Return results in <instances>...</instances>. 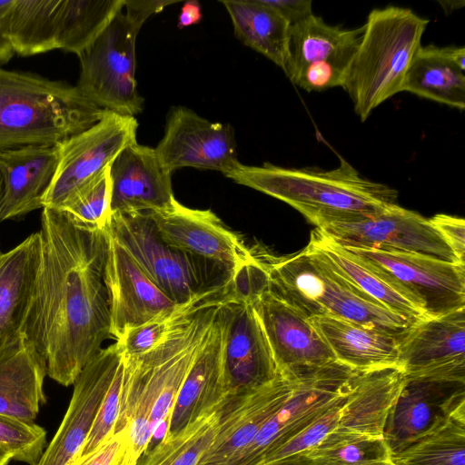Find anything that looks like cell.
Returning a JSON list of instances; mask_svg holds the SVG:
<instances>
[{
    "mask_svg": "<svg viewBox=\"0 0 465 465\" xmlns=\"http://www.w3.org/2000/svg\"><path fill=\"white\" fill-rule=\"evenodd\" d=\"M39 234L40 261L22 332L45 360L47 375L67 387L111 337L107 238L52 208H43Z\"/></svg>",
    "mask_w": 465,
    "mask_h": 465,
    "instance_id": "1",
    "label": "cell"
},
{
    "mask_svg": "<svg viewBox=\"0 0 465 465\" xmlns=\"http://www.w3.org/2000/svg\"><path fill=\"white\" fill-rule=\"evenodd\" d=\"M225 294L197 311L159 344L125 357L121 405L114 432L126 430L129 448L139 460L156 431H165L182 383Z\"/></svg>",
    "mask_w": 465,
    "mask_h": 465,
    "instance_id": "2",
    "label": "cell"
},
{
    "mask_svg": "<svg viewBox=\"0 0 465 465\" xmlns=\"http://www.w3.org/2000/svg\"><path fill=\"white\" fill-rule=\"evenodd\" d=\"M225 176L288 203L316 228L368 216L398 204L394 189L361 176L342 158L331 170L240 163Z\"/></svg>",
    "mask_w": 465,
    "mask_h": 465,
    "instance_id": "3",
    "label": "cell"
},
{
    "mask_svg": "<svg viewBox=\"0 0 465 465\" xmlns=\"http://www.w3.org/2000/svg\"><path fill=\"white\" fill-rule=\"evenodd\" d=\"M106 112L75 85L0 66V153L56 145L98 123Z\"/></svg>",
    "mask_w": 465,
    "mask_h": 465,
    "instance_id": "4",
    "label": "cell"
},
{
    "mask_svg": "<svg viewBox=\"0 0 465 465\" xmlns=\"http://www.w3.org/2000/svg\"><path fill=\"white\" fill-rule=\"evenodd\" d=\"M252 252L268 288L308 319L331 316L394 333L415 323L353 288L306 247L279 259Z\"/></svg>",
    "mask_w": 465,
    "mask_h": 465,
    "instance_id": "5",
    "label": "cell"
},
{
    "mask_svg": "<svg viewBox=\"0 0 465 465\" xmlns=\"http://www.w3.org/2000/svg\"><path fill=\"white\" fill-rule=\"evenodd\" d=\"M429 22L409 8L393 5L368 15L341 86L361 122L381 104L403 92L406 74Z\"/></svg>",
    "mask_w": 465,
    "mask_h": 465,
    "instance_id": "6",
    "label": "cell"
},
{
    "mask_svg": "<svg viewBox=\"0 0 465 465\" xmlns=\"http://www.w3.org/2000/svg\"><path fill=\"white\" fill-rule=\"evenodd\" d=\"M135 260L175 303L203 301L225 293L233 278L208 273L203 259L175 249L161 238L149 213H113L104 230Z\"/></svg>",
    "mask_w": 465,
    "mask_h": 465,
    "instance_id": "7",
    "label": "cell"
},
{
    "mask_svg": "<svg viewBox=\"0 0 465 465\" xmlns=\"http://www.w3.org/2000/svg\"><path fill=\"white\" fill-rule=\"evenodd\" d=\"M233 282L250 302L279 374L297 379L336 361L310 320L268 288L265 273L257 262L240 271Z\"/></svg>",
    "mask_w": 465,
    "mask_h": 465,
    "instance_id": "8",
    "label": "cell"
},
{
    "mask_svg": "<svg viewBox=\"0 0 465 465\" xmlns=\"http://www.w3.org/2000/svg\"><path fill=\"white\" fill-rule=\"evenodd\" d=\"M139 30L122 10L78 55L80 74L75 86L103 110L133 117L143 111V99L135 80Z\"/></svg>",
    "mask_w": 465,
    "mask_h": 465,
    "instance_id": "9",
    "label": "cell"
},
{
    "mask_svg": "<svg viewBox=\"0 0 465 465\" xmlns=\"http://www.w3.org/2000/svg\"><path fill=\"white\" fill-rule=\"evenodd\" d=\"M341 246L426 317L465 308V264L417 253Z\"/></svg>",
    "mask_w": 465,
    "mask_h": 465,
    "instance_id": "10",
    "label": "cell"
},
{
    "mask_svg": "<svg viewBox=\"0 0 465 465\" xmlns=\"http://www.w3.org/2000/svg\"><path fill=\"white\" fill-rule=\"evenodd\" d=\"M135 117L107 111L90 128L57 143L58 162L43 208L60 209L136 141Z\"/></svg>",
    "mask_w": 465,
    "mask_h": 465,
    "instance_id": "11",
    "label": "cell"
},
{
    "mask_svg": "<svg viewBox=\"0 0 465 465\" xmlns=\"http://www.w3.org/2000/svg\"><path fill=\"white\" fill-rule=\"evenodd\" d=\"M362 33L363 26L330 25L312 14L291 26L283 72L307 92L341 87Z\"/></svg>",
    "mask_w": 465,
    "mask_h": 465,
    "instance_id": "12",
    "label": "cell"
},
{
    "mask_svg": "<svg viewBox=\"0 0 465 465\" xmlns=\"http://www.w3.org/2000/svg\"><path fill=\"white\" fill-rule=\"evenodd\" d=\"M223 334V371L228 396L270 383L278 370L248 298L232 282L219 306Z\"/></svg>",
    "mask_w": 465,
    "mask_h": 465,
    "instance_id": "13",
    "label": "cell"
},
{
    "mask_svg": "<svg viewBox=\"0 0 465 465\" xmlns=\"http://www.w3.org/2000/svg\"><path fill=\"white\" fill-rule=\"evenodd\" d=\"M357 371L336 361L295 379L284 405L262 427L230 465H257L327 410L349 387Z\"/></svg>",
    "mask_w": 465,
    "mask_h": 465,
    "instance_id": "14",
    "label": "cell"
},
{
    "mask_svg": "<svg viewBox=\"0 0 465 465\" xmlns=\"http://www.w3.org/2000/svg\"><path fill=\"white\" fill-rule=\"evenodd\" d=\"M318 229L343 246L417 253L462 263L430 219L399 204Z\"/></svg>",
    "mask_w": 465,
    "mask_h": 465,
    "instance_id": "15",
    "label": "cell"
},
{
    "mask_svg": "<svg viewBox=\"0 0 465 465\" xmlns=\"http://www.w3.org/2000/svg\"><path fill=\"white\" fill-rule=\"evenodd\" d=\"M168 245L220 267L232 277L248 265L252 251L211 210L186 207L176 199L166 209L149 213Z\"/></svg>",
    "mask_w": 465,
    "mask_h": 465,
    "instance_id": "16",
    "label": "cell"
},
{
    "mask_svg": "<svg viewBox=\"0 0 465 465\" xmlns=\"http://www.w3.org/2000/svg\"><path fill=\"white\" fill-rule=\"evenodd\" d=\"M154 150L162 166L171 173L193 167L225 175L240 164L232 125L210 122L183 106L170 110L164 134Z\"/></svg>",
    "mask_w": 465,
    "mask_h": 465,
    "instance_id": "17",
    "label": "cell"
},
{
    "mask_svg": "<svg viewBox=\"0 0 465 465\" xmlns=\"http://www.w3.org/2000/svg\"><path fill=\"white\" fill-rule=\"evenodd\" d=\"M124 360L120 343L102 349L82 370L65 415L36 465H70L79 456L101 403Z\"/></svg>",
    "mask_w": 465,
    "mask_h": 465,
    "instance_id": "18",
    "label": "cell"
},
{
    "mask_svg": "<svg viewBox=\"0 0 465 465\" xmlns=\"http://www.w3.org/2000/svg\"><path fill=\"white\" fill-rule=\"evenodd\" d=\"M398 367L409 378L465 381V308L409 327L400 341Z\"/></svg>",
    "mask_w": 465,
    "mask_h": 465,
    "instance_id": "19",
    "label": "cell"
},
{
    "mask_svg": "<svg viewBox=\"0 0 465 465\" xmlns=\"http://www.w3.org/2000/svg\"><path fill=\"white\" fill-rule=\"evenodd\" d=\"M106 238L104 280L110 312V335L118 341L130 330L179 304L151 280L124 248L107 233Z\"/></svg>",
    "mask_w": 465,
    "mask_h": 465,
    "instance_id": "20",
    "label": "cell"
},
{
    "mask_svg": "<svg viewBox=\"0 0 465 465\" xmlns=\"http://www.w3.org/2000/svg\"><path fill=\"white\" fill-rule=\"evenodd\" d=\"M294 382L279 374L260 389L227 396L216 410L217 433L201 465H230L284 405Z\"/></svg>",
    "mask_w": 465,
    "mask_h": 465,
    "instance_id": "21",
    "label": "cell"
},
{
    "mask_svg": "<svg viewBox=\"0 0 465 465\" xmlns=\"http://www.w3.org/2000/svg\"><path fill=\"white\" fill-rule=\"evenodd\" d=\"M465 401V381L409 378L393 402L383 440L394 455Z\"/></svg>",
    "mask_w": 465,
    "mask_h": 465,
    "instance_id": "22",
    "label": "cell"
},
{
    "mask_svg": "<svg viewBox=\"0 0 465 465\" xmlns=\"http://www.w3.org/2000/svg\"><path fill=\"white\" fill-rule=\"evenodd\" d=\"M171 176L162 166L154 148L136 141L129 143L109 165L111 214L168 208L175 200Z\"/></svg>",
    "mask_w": 465,
    "mask_h": 465,
    "instance_id": "23",
    "label": "cell"
},
{
    "mask_svg": "<svg viewBox=\"0 0 465 465\" xmlns=\"http://www.w3.org/2000/svg\"><path fill=\"white\" fill-rule=\"evenodd\" d=\"M223 350V334L217 312L178 391L163 437L174 435L213 412L227 398Z\"/></svg>",
    "mask_w": 465,
    "mask_h": 465,
    "instance_id": "24",
    "label": "cell"
},
{
    "mask_svg": "<svg viewBox=\"0 0 465 465\" xmlns=\"http://www.w3.org/2000/svg\"><path fill=\"white\" fill-rule=\"evenodd\" d=\"M57 162V145L25 146L0 153V222L43 209Z\"/></svg>",
    "mask_w": 465,
    "mask_h": 465,
    "instance_id": "25",
    "label": "cell"
},
{
    "mask_svg": "<svg viewBox=\"0 0 465 465\" xmlns=\"http://www.w3.org/2000/svg\"><path fill=\"white\" fill-rule=\"evenodd\" d=\"M399 367L357 372L343 403L334 436L383 438L389 411L403 383Z\"/></svg>",
    "mask_w": 465,
    "mask_h": 465,
    "instance_id": "26",
    "label": "cell"
},
{
    "mask_svg": "<svg viewBox=\"0 0 465 465\" xmlns=\"http://www.w3.org/2000/svg\"><path fill=\"white\" fill-rule=\"evenodd\" d=\"M46 364L21 332L0 349V414L35 422L45 403Z\"/></svg>",
    "mask_w": 465,
    "mask_h": 465,
    "instance_id": "27",
    "label": "cell"
},
{
    "mask_svg": "<svg viewBox=\"0 0 465 465\" xmlns=\"http://www.w3.org/2000/svg\"><path fill=\"white\" fill-rule=\"evenodd\" d=\"M335 360L357 372L398 367L402 333H394L331 316L309 319ZM409 329V328H408Z\"/></svg>",
    "mask_w": 465,
    "mask_h": 465,
    "instance_id": "28",
    "label": "cell"
},
{
    "mask_svg": "<svg viewBox=\"0 0 465 465\" xmlns=\"http://www.w3.org/2000/svg\"><path fill=\"white\" fill-rule=\"evenodd\" d=\"M40 254L39 232L0 253V349L22 332Z\"/></svg>",
    "mask_w": 465,
    "mask_h": 465,
    "instance_id": "29",
    "label": "cell"
},
{
    "mask_svg": "<svg viewBox=\"0 0 465 465\" xmlns=\"http://www.w3.org/2000/svg\"><path fill=\"white\" fill-rule=\"evenodd\" d=\"M306 248L353 288L388 311L413 322L427 318L421 310L397 289L356 260L320 229L316 228L311 232Z\"/></svg>",
    "mask_w": 465,
    "mask_h": 465,
    "instance_id": "30",
    "label": "cell"
},
{
    "mask_svg": "<svg viewBox=\"0 0 465 465\" xmlns=\"http://www.w3.org/2000/svg\"><path fill=\"white\" fill-rule=\"evenodd\" d=\"M403 91L462 111L465 74L453 62L450 46H420L406 74Z\"/></svg>",
    "mask_w": 465,
    "mask_h": 465,
    "instance_id": "31",
    "label": "cell"
},
{
    "mask_svg": "<svg viewBox=\"0 0 465 465\" xmlns=\"http://www.w3.org/2000/svg\"><path fill=\"white\" fill-rule=\"evenodd\" d=\"M235 35L284 69L291 25L264 0L223 1Z\"/></svg>",
    "mask_w": 465,
    "mask_h": 465,
    "instance_id": "32",
    "label": "cell"
},
{
    "mask_svg": "<svg viewBox=\"0 0 465 465\" xmlns=\"http://www.w3.org/2000/svg\"><path fill=\"white\" fill-rule=\"evenodd\" d=\"M62 0H13L8 35L15 54L32 56L58 49Z\"/></svg>",
    "mask_w": 465,
    "mask_h": 465,
    "instance_id": "33",
    "label": "cell"
},
{
    "mask_svg": "<svg viewBox=\"0 0 465 465\" xmlns=\"http://www.w3.org/2000/svg\"><path fill=\"white\" fill-rule=\"evenodd\" d=\"M391 460L396 465H465V401Z\"/></svg>",
    "mask_w": 465,
    "mask_h": 465,
    "instance_id": "34",
    "label": "cell"
},
{
    "mask_svg": "<svg viewBox=\"0 0 465 465\" xmlns=\"http://www.w3.org/2000/svg\"><path fill=\"white\" fill-rule=\"evenodd\" d=\"M124 0H62L57 47L81 54L124 9Z\"/></svg>",
    "mask_w": 465,
    "mask_h": 465,
    "instance_id": "35",
    "label": "cell"
},
{
    "mask_svg": "<svg viewBox=\"0 0 465 465\" xmlns=\"http://www.w3.org/2000/svg\"><path fill=\"white\" fill-rule=\"evenodd\" d=\"M217 425L214 411L176 434L163 437L136 465H201L214 441Z\"/></svg>",
    "mask_w": 465,
    "mask_h": 465,
    "instance_id": "36",
    "label": "cell"
},
{
    "mask_svg": "<svg viewBox=\"0 0 465 465\" xmlns=\"http://www.w3.org/2000/svg\"><path fill=\"white\" fill-rule=\"evenodd\" d=\"M391 454L383 438L326 435L293 460L307 465H387Z\"/></svg>",
    "mask_w": 465,
    "mask_h": 465,
    "instance_id": "37",
    "label": "cell"
},
{
    "mask_svg": "<svg viewBox=\"0 0 465 465\" xmlns=\"http://www.w3.org/2000/svg\"><path fill=\"white\" fill-rule=\"evenodd\" d=\"M220 296L179 304L153 320L130 330L122 340L117 341L122 346L124 356H135L151 350L174 329L184 323L197 311Z\"/></svg>",
    "mask_w": 465,
    "mask_h": 465,
    "instance_id": "38",
    "label": "cell"
},
{
    "mask_svg": "<svg viewBox=\"0 0 465 465\" xmlns=\"http://www.w3.org/2000/svg\"><path fill=\"white\" fill-rule=\"evenodd\" d=\"M56 210L85 226L104 231L111 216L109 166Z\"/></svg>",
    "mask_w": 465,
    "mask_h": 465,
    "instance_id": "39",
    "label": "cell"
},
{
    "mask_svg": "<svg viewBox=\"0 0 465 465\" xmlns=\"http://www.w3.org/2000/svg\"><path fill=\"white\" fill-rule=\"evenodd\" d=\"M45 444L46 431L43 427L0 414V449L12 460L36 465Z\"/></svg>",
    "mask_w": 465,
    "mask_h": 465,
    "instance_id": "40",
    "label": "cell"
},
{
    "mask_svg": "<svg viewBox=\"0 0 465 465\" xmlns=\"http://www.w3.org/2000/svg\"><path fill=\"white\" fill-rule=\"evenodd\" d=\"M352 380L349 387L316 420L280 448L263 457L257 465H267L296 459L318 444L336 427Z\"/></svg>",
    "mask_w": 465,
    "mask_h": 465,
    "instance_id": "41",
    "label": "cell"
},
{
    "mask_svg": "<svg viewBox=\"0 0 465 465\" xmlns=\"http://www.w3.org/2000/svg\"><path fill=\"white\" fill-rule=\"evenodd\" d=\"M124 367L125 356L101 403L91 431L77 459L92 452L114 433L120 413Z\"/></svg>",
    "mask_w": 465,
    "mask_h": 465,
    "instance_id": "42",
    "label": "cell"
},
{
    "mask_svg": "<svg viewBox=\"0 0 465 465\" xmlns=\"http://www.w3.org/2000/svg\"><path fill=\"white\" fill-rule=\"evenodd\" d=\"M128 448L129 439L124 429L114 432L92 452L76 459L70 465H116Z\"/></svg>",
    "mask_w": 465,
    "mask_h": 465,
    "instance_id": "43",
    "label": "cell"
},
{
    "mask_svg": "<svg viewBox=\"0 0 465 465\" xmlns=\"http://www.w3.org/2000/svg\"><path fill=\"white\" fill-rule=\"evenodd\" d=\"M459 261L465 263V221L462 218L436 214L430 219Z\"/></svg>",
    "mask_w": 465,
    "mask_h": 465,
    "instance_id": "44",
    "label": "cell"
},
{
    "mask_svg": "<svg viewBox=\"0 0 465 465\" xmlns=\"http://www.w3.org/2000/svg\"><path fill=\"white\" fill-rule=\"evenodd\" d=\"M276 10L292 26L312 15L311 0H264Z\"/></svg>",
    "mask_w": 465,
    "mask_h": 465,
    "instance_id": "45",
    "label": "cell"
},
{
    "mask_svg": "<svg viewBox=\"0 0 465 465\" xmlns=\"http://www.w3.org/2000/svg\"><path fill=\"white\" fill-rule=\"evenodd\" d=\"M172 1H125V16L139 29H141L146 19L153 14L162 11L166 5H172Z\"/></svg>",
    "mask_w": 465,
    "mask_h": 465,
    "instance_id": "46",
    "label": "cell"
},
{
    "mask_svg": "<svg viewBox=\"0 0 465 465\" xmlns=\"http://www.w3.org/2000/svg\"><path fill=\"white\" fill-rule=\"evenodd\" d=\"M12 4L13 0H0V66L15 54L8 35V15Z\"/></svg>",
    "mask_w": 465,
    "mask_h": 465,
    "instance_id": "47",
    "label": "cell"
},
{
    "mask_svg": "<svg viewBox=\"0 0 465 465\" xmlns=\"http://www.w3.org/2000/svg\"><path fill=\"white\" fill-rule=\"evenodd\" d=\"M203 18L202 7L198 1L191 0L183 4L178 17L180 29L198 24Z\"/></svg>",
    "mask_w": 465,
    "mask_h": 465,
    "instance_id": "48",
    "label": "cell"
},
{
    "mask_svg": "<svg viewBox=\"0 0 465 465\" xmlns=\"http://www.w3.org/2000/svg\"><path fill=\"white\" fill-rule=\"evenodd\" d=\"M138 459L130 450V448L126 450L121 460L116 465H136Z\"/></svg>",
    "mask_w": 465,
    "mask_h": 465,
    "instance_id": "49",
    "label": "cell"
},
{
    "mask_svg": "<svg viewBox=\"0 0 465 465\" xmlns=\"http://www.w3.org/2000/svg\"><path fill=\"white\" fill-rule=\"evenodd\" d=\"M267 465H307V464L300 460H289L280 461V462L267 464Z\"/></svg>",
    "mask_w": 465,
    "mask_h": 465,
    "instance_id": "50",
    "label": "cell"
},
{
    "mask_svg": "<svg viewBox=\"0 0 465 465\" xmlns=\"http://www.w3.org/2000/svg\"><path fill=\"white\" fill-rule=\"evenodd\" d=\"M11 460V456L0 449V465H9Z\"/></svg>",
    "mask_w": 465,
    "mask_h": 465,
    "instance_id": "51",
    "label": "cell"
},
{
    "mask_svg": "<svg viewBox=\"0 0 465 465\" xmlns=\"http://www.w3.org/2000/svg\"><path fill=\"white\" fill-rule=\"evenodd\" d=\"M2 193H3V182H2L1 175H0V203H1V199H2Z\"/></svg>",
    "mask_w": 465,
    "mask_h": 465,
    "instance_id": "52",
    "label": "cell"
},
{
    "mask_svg": "<svg viewBox=\"0 0 465 465\" xmlns=\"http://www.w3.org/2000/svg\"><path fill=\"white\" fill-rule=\"evenodd\" d=\"M387 465H396L395 463H393L391 460V461L387 464Z\"/></svg>",
    "mask_w": 465,
    "mask_h": 465,
    "instance_id": "53",
    "label": "cell"
},
{
    "mask_svg": "<svg viewBox=\"0 0 465 465\" xmlns=\"http://www.w3.org/2000/svg\"><path fill=\"white\" fill-rule=\"evenodd\" d=\"M1 252H1V250H0V253H1Z\"/></svg>",
    "mask_w": 465,
    "mask_h": 465,
    "instance_id": "54",
    "label": "cell"
}]
</instances>
